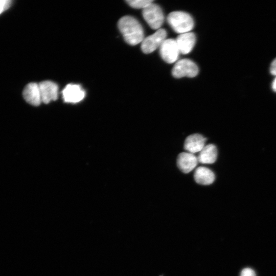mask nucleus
<instances>
[{
	"instance_id": "obj_1",
	"label": "nucleus",
	"mask_w": 276,
	"mask_h": 276,
	"mask_svg": "<svg viewBox=\"0 0 276 276\" xmlns=\"http://www.w3.org/2000/svg\"><path fill=\"white\" fill-rule=\"evenodd\" d=\"M118 28L125 41L132 45L142 42L144 38L143 29L135 18L125 16L121 18L118 24Z\"/></svg>"
},
{
	"instance_id": "obj_2",
	"label": "nucleus",
	"mask_w": 276,
	"mask_h": 276,
	"mask_svg": "<svg viewBox=\"0 0 276 276\" xmlns=\"http://www.w3.org/2000/svg\"><path fill=\"white\" fill-rule=\"evenodd\" d=\"M167 21L173 30L177 33L190 32L194 27L192 16L183 11H174L167 16Z\"/></svg>"
},
{
	"instance_id": "obj_3",
	"label": "nucleus",
	"mask_w": 276,
	"mask_h": 276,
	"mask_svg": "<svg viewBox=\"0 0 276 276\" xmlns=\"http://www.w3.org/2000/svg\"><path fill=\"white\" fill-rule=\"evenodd\" d=\"M142 14L152 29H160L164 20V16L159 6L153 3L150 4L143 9Z\"/></svg>"
},
{
	"instance_id": "obj_4",
	"label": "nucleus",
	"mask_w": 276,
	"mask_h": 276,
	"mask_svg": "<svg viewBox=\"0 0 276 276\" xmlns=\"http://www.w3.org/2000/svg\"><path fill=\"white\" fill-rule=\"evenodd\" d=\"M198 73L197 65L192 60L183 59L178 61L172 70V75L180 78L183 77H194Z\"/></svg>"
},
{
	"instance_id": "obj_5",
	"label": "nucleus",
	"mask_w": 276,
	"mask_h": 276,
	"mask_svg": "<svg viewBox=\"0 0 276 276\" xmlns=\"http://www.w3.org/2000/svg\"><path fill=\"white\" fill-rule=\"evenodd\" d=\"M167 32L164 29L160 28L153 34L144 38L141 43V49L146 54L153 52L157 48L160 47L166 40Z\"/></svg>"
},
{
	"instance_id": "obj_6",
	"label": "nucleus",
	"mask_w": 276,
	"mask_h": 276,
	"mask_svg": "<svg viewBox=\"0 0 276 276\" xmlns=\"http://www.w3.org/2000/svg\"><path fill=\"white\" fill-rule=\"evenodd\" d=\"M160 55L162 59L168 63L175 62L180 53L176 40L166 39L159 47Z\"/></svg>"
},
{
	"instance_id": "obj_7",
	"label": "nucleus",
	"mask_w": 276,
	"mask_h": 276,
	"mask_svg": "<svg viewBox=\"0 0 276 276\" xmlns=\"http://www.w3.org/2000/svg\"><path fill=\"white\" fill-rule=\"evenodd\" d=\"M65 102L76 103L82 101L85 96V91L78 84H68L62 91Z\"/></svg>"
},
{
	"instance_id": "obj_8",
	"label": "nucleus",
	"mask_w": 276,
	"mask_h": 276,
	"mask_svg": "<svg viewBox=\"0 0 276 276\" xmlns=\"http://www.w3.org/2000/svg\"><path fill=\"white\" fill-rule=\"evenodd\" d=\"M39 87L41 101L45 104L55 101L58 98V85L51 81H44L40 82Z\"/></svg>"
},
{
	"instance_id": "obj_9",
	"label": "nucleus",
	"mask_w": 276,
	"mask_h": 276,
	"mask_svg": "<svg viewBox=\"0 0 276 276\" xmlns=\"http://www.w3.org/2000/svg\"><path fill=\"white\" fill-rule=\"evenodd\" d=\"M198 162L197 157L191 153H180L177 158L178 168L185 173H188L193 170Z\"/></svg>"
},
{
	"instance_id": "obj_10",
	"label": "nucleus",
	"mask_w": 276,
	"mask_h": 276,
	"mask_svg": "<svg viewBox=\"0 0 276 276\" xmlns=\"http://www.w3.org/2000/svg\"><path fill=\"white\" fill-rule=\"evenodd\" d=\"M206 138L200 134L188 136L184 142V149L191 153L200 152L204 147Z\"/></svg>"
},
{
	"instance_id": "obj_11",
	"label": "nucleus",
	"mask_w": 276,
	"mask_h": 276,
	"mask_svg": "<svg viewBox=\"0 0 276 276\" xmlns=\"http://www.w3.org/2000/svg\"><path fill=\"white\" fill-rule=\"evenodd\" d=\"M175 40L179 52L187 54L193 49L196 42V36L192 32H187L180 34Z\"/></svg>"
},
{
	"instance_id": "obj_12",
	"label": "nucleus",
	"mask_w": 276,
	"mask_h": 276,
	"mask_svg": "<svg viewBox=\"0 0 276 276\" xmlns=\"http://www.w3.org/2000/svg\"><path fill=\"white\" fill-rule=\"evenodd\" d=\"M23 96L27 102L33 106H38L42 102L39 85L36 83H30L26 85Z\"/></svg>"
},
{
	"instance_id": "obj_13",
	"label": "nucleus",
	"mask_w": 276,
	"mask_h": 276,
	"mask_svg": "<svg viewBox=\"0 0 276 276\" xmlns=\"http://www.w3.org/2000/svg\"><path fill=\"white\" fill-rule=\"evenodd\" d=\"M195 181L202 185H209L215 179V174L210 169L204 167H199L196 169L194 173Z\"/></svg>"
},
{
	"instance_id": "obj_14",
	"label": "nucleus",
	"mask_w": 276,
	"mask_h": 276,
	"mask_svg": "<svg viewBox=\"0 0 276 276\" xmlns=\"http://www.w3.org/2000/svg\"><path fill=\"white\" fill-rule=\"evenodd\" d=\"M217 154V149L214 145H207L199 152L198 162L201 164H213L216 162Z\"/></svg>"
},
{
	"instance_id": "obj_15",
	"label": "nucleus",
	"mask_w": 276,
	"mask_h": 276,
	"mask_svg": "<svg viewBox=\"0 0 276 276\" xmlns=\"http://www.w3.org/2000/svg\"><path fill=\"white\" fill-rule=\"evenodd\" d=\"M128 4L131 7L134 8H142L143 9L146 7L153 3L152 0H131L126 1Z\"/></svg>"
},
{
	"instance_id": "obj_16",
	"label": "nucleus",
	"mask_w": 276,
	"mask_h": 276,
	"mask_svg": "<svg viewBox=\"0 0 276 276\" xmlns=\"http://www.w3.org/2000/svg\"><path fill=\"white\" fill-rule=\"evenodd\" d=\"M11 3L9 0H0V14L10 7Z\"/></svg>"
},
{
	"instance_id": "obj_17",
	"label": "nucleus",
	"mask_w": 276,
	"mask_h": 276,
	"mask_svg": "<svg viewBox=\"0 0 276 276\" xmlns=\"http://www.w3.org/2000/svg\"><path fill=\"white\" fill-rule=\"evenodd\" d=\"M240 276H256V273L252 269L246 268L242 270Z\"/></svg>"
},
{
	"instance_id": "obj_18",
	"label": "nucleus",
	"mask_w": 276,
	"mask_h": 276,
	"mask_svg": "<svg viewBox=\"0 0 276 276\" xmlns=\"http://www.w3.org/2000/svg\"><path fill=\"white\" fill-rule=\"evenodd\" d=\"M270 73L273 75H276V58L272 62L270 67Z\"/></svg>"
},
{
	"instance_id": "obj_19",
	"label": "nucleus",
	"mask_w": 276,
	"mask_h": 276,
	"mask_svg": "<svg viewBox=\"0 0 276 276\" xmlns=\"http://www.w3.org/2000/svg\"><path fill=\"white\" fill-rule=\"evenodd\" d=\"M272 88L274 91H276V78L274 79V80L273 82Z\"/></svg>"
}]
</instances>
